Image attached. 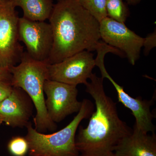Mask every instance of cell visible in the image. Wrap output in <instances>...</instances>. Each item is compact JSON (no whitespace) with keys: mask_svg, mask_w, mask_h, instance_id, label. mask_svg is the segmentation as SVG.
Returning <instances> with one entry per match:
<instances>
[{"mask_svg":"<svg viewBox=\"0 0 156 156\" xmlns=\"http://www.w3.org/2000/svg\"><path fill=\"white\" fill-rule=\"evenodd\" d=\"M18 35L20 41L25 44L26 52L31 58L48 63L53 45L50 23L19 17Z\"/></svg>","mask_w":156,"mask_h":156,"instance_id":"cell-7","label":"cell"},{"mask_svg":"<svg viewBox=\"0 0 156 156\" xmlns=\"http://www.w3.org/2000/svg\"><path fill=\"white\" fill-rule=\"evenodd\" d=\"M99 24L101 39L107 44L122 52L129 62L134 65L139 58L144 38L129 29L124 23L108 17L102 20Z\"/></svg>","mask_w":156,"mask_h":156,"instance_id":"cell-9","label":"cell"},{"mask_svg":"<svg viewBox=\"0 0 156 156\" xmlns=\"http://www.w3.org/2000/svg\"><path fill=\"white\" fill-rule=\"evenodd\" d=\"M13 89V87L10 83L0 82V103L9 97Z\"/></svg>","mask_w":156,"mask_h":156,"instance_id":"cell-18","label":"cell"},{"mask_svg":"<svg viewBox=\"0 0 156 156\" xmlns=\"http://www.w3.org/2000/svg\"><path fill=\"white\" fill-rule=\"evenodd\" d=\"M9 152L14 156H24L28 152L29 145L25 137L17 136L13 137L8 145Z\"/></svg>","mask_w":156,"mask_h":156,"instance_id":"cell-16","label":"cell"},{"mask_svg":"<svg viewBox=\"0 0 156 156\" xmlns=\"http://www.w3.org/2000/svg\"><path fill=\"white\" fill-rule=\"evenodd\" d=\"M85 84L95 109L86 128L80 126L76 136L79 156H114L115 148L132 129L119 117L116 104L106 95L104 79L92 73Z\"/></svg>","mask_w":156,"mask_h":156,"instance_id":"cell-1","label":"cell"},{"mask_svg":"<svg viewBox=\"0 0 156 156\" xmlns=\"http://www.w3.org/2000/svg\"><path fill=\"white\" fill-rule=\"evenodd\" d=\"M44 92L48 115L54 123L60 122L66 117L80 109L82 101L77 100L76 86L51 80L45 81Z\"/></svg>","mask_w":156,"mask_h":156,"instance_id":"cell-8","label":"cell"},{"mask_svg":"<svg viewBox=\"0 0 156 156\" xmlns=\"http://www.w3.org/2000/svg\"><path fill=\"white\" fill-rule=\"evenodd\" d=\"M114 156H116L115 155V154L114 155Z\"/></svg>","mask_w":156,"mask_h":156,"instance_id":"cell-23","label":"cell"},{"mask_svg":"<svg viewBox=\"0 0 156 156\" xmlns=\"http://www.w3.org/2000/svg\"><path fill=\"white\" fill-rule=\"evenodd\" d=\"M116 156H156V136L134 126L132 133L123 138L115 148Z\"/></svg>","mask_w":156,"mask_h":156,"instance_id":"cell-12","label":"cell"},{"mask_svg":"<svg viewBox=\"0 0 156 156\" xmlns=\"http://www.w3.org/2000/svg\"><path fill=\"white\" fill-rule=\"evenodd\" d=\"M25 94L22 89L13 87L10 95L0 103V119L2 122L13 128L28 125L32 114V101Z\"/></svg>","mask_w":156,"mask_h":156,"instance_id":"cell-11","label":"cell"},{"mask_svg":"<svg viewBox=\"0 0 156 156\" xmlns=\"http://www.w3.org/2000/svg\"><path fill=\"white\" fill-rule=\"evenodd\" d=\"M95 66L93 54L84 50L58 63L48 64V80L76 87L79 84L85 85Z\"/></svg>","mask_w":156,"mask_h":156,"instance_id":"cell-10","label":"cell"},{"mask_svg":"<svg viewBox=\"0 0 156 156\" xmlns=\"http://www.w3.org/2000/svg\"><path fill=\"white\" fill-rule=\"evenodd\" d=\"M2 123H3L2 122V120H1V119H0V125H1Z\"/></svg>","mask_w":156,"mask_h":156,"instance_id":"cell-21","label":"cell"},{"mask_svg":"<svg viewBox=\"0 0 156 156\" xmlns=\"http://www.w3.org/2000/svg\"><path fill=\"white\" fill-rule=\"evenodd\" d=\"M48 20L53 45L48 64L58 63L84 50L94 51L101 41L99 22L77 0L58 1Z\"/></svg>","mask_w":156,"mask_h":156,"instance_id":"cell-2","label":"cell"},{"mask_svg":"<svg viewBox=\"0 0 156 156\" xmlns=\"http://www.w3.org/2000/svg\"><path fill=\"white\" fill-rule=\"evenodd\" d=\"M96 51L97 55L95 58V66L100 70L101 77L108 79L114 87L117 92L118 101L132 112L136 121L134 127L146 133H154L156 128L153 123L154 116L151 111L152 101L144 100L141 97H131L110 75L105 66L104 58L107 53L114 52L113 48L102 42L98 45Z\"/></svg>","mask_w":156,"mask_h":156,"instance_id":"cell-5","label":"cell"},{"mask_svg":"<svg viewBox=\"0 0 156 156\" xmlns=\"http://www.w3.org/2000/svg\"><path fill=\"white\" fill-rule=\"evenodd\" d=\"M12 75L10 70L0 65V82H6L11 84Z\"/></svg>","mask_w":156,"mask_h":156,"instance_id":"cell-19","label":"cell"},{"mask_svg":"<svg viewBox=\"0 0 156 156\" xmlns=\"http://www.w3.org/2000/svg\"><path fill=\"white\" fill-rule=\"evenodd\" d=\"M62 1V0H58V1Z\"/></svg>","mask_w":156,"mask_h":156,"instance_id":"cell-22","label":"cell"},{"mask_svg":"<svg viewBox=\"0 0 156 156\" xmlns=\"http://www.w3.org/2000/svg\"><path fill=\"white\" fill-rule=\"evenodd\" d=\"M129 5H135L140 2L142 0H126Z\"/></svg>","mask_w":156,"mask_h":156,"instance_id":"cell-20","label":"cell"},{"mask_svg":"<svg viewBox=\"0 0 156 156\" xmlns=\"http://www.w3.org/2000/svg\"><path fill=\"white\" fill-rule=\"evenodd\" d=\"M14 7H19L23 17L33 21H45L50 18L54 4L53 0H11Z\"/></svg>","mask_w":156,"mask_h":156,"instance_id":"cell-13","label":"cell"},{"mask_svg":"<svg viewBox=\"0 0 156 156\" xmlns=\"http://www.w3.org/2000/svg\"><path fill=\"white\" fill-rule=\"evenodd\" d=\"M94 110L93 104L84 99L80 109L72 121L53 134L39 132L29 123L25 137L28 143L29 156H79L76 145L78 127L83 120L90 117Z\"/></svg>","mask_w":156,"mask_h":156,"instance_id":"cell-4","label":"cell"},{"mask_svg":"<svg viewBox=\"0 0 156 156\" xmlns=\"http://www.w3.org/2000/svg\"><path fill=\"white\" fill-rule=\"evenodd\" d=\"M48 64L36 61L23 52L18 65L11 69V85L22 89L30 98L36 109L35 129L43 133L56 130V123L49 117L45 105L44 85L48 80Z\"/></svg>","mask_w":156,"mask_h":156,"instance_id":"cell-3","label":"cell"},{"mask_svg":"<svg viewBox=\"0 0 156 156\" xmlns=\"http://www.w3.org/2000/svg\"><path fill=\"white\" fill-rule=\"evenodd\" d=\"M19 19L11 0H0V65L10 70L23 53L18 35Z\"/></svg>","mask_w":156,"mask_h":156,"instance_id":"cell-6","label":"cell"},{"mask_svg":"<svg viewBox=\"0 0 156 156\" xmlns=\"http://www.w3.org/2000/svg\"><path fill=\"white\" fill-rule=\"evenodd\" d=\"M83 8L100 22L107 17V0H77Z\"/></svg>","mask_w":156,"mask_h":156,"instance_id":"cell-15","label":"cell"},{"mask_svg":"<svg viewBox=\"0 0 156 156\" xmlns=\"http://www.w3.org/2000/svg\"><path fill=\"white\" fill-rule=\"evenodd\" d=\"M156 46V31L155 30L152 33L150 34L146 37L144 38L143 46L144 54L147 55L153 48Z\"/></svg>","mask_w":156,"mask_h":156,"instance_id":"cell-17","label":"cell"},{"mask_svg":"<svg viewBox=\"0 0 156 156\" xmlns=\"http://www.w3.org/2000/svg\"><path fill=\"white\" fill-rule=\"evenodd\" d=\"M108 17L121 23H124L128 17V8L123 0H107Z\"/></svg>","mask_w":156,"mask_h":156,"instance_id":"cell-14","label":"cell"}]
</instances>
